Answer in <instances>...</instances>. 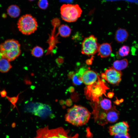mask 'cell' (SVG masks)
<instances>
[{
  "instance_id": "obj_33",
  "label": "cell",
  "mask_w": 138,
  "mask_h": 138,
  "mask_svg": "<svg viewBox=\"0 0 138 138\" xmlns=\"http://www.w3.org/2000/svg\"><path fill=\"white\" fill-rule=\"evenodd\" d=\"M30 1H32L34 0H29Z\"/></svg>"
},
{
  "instance_id": "obj_14",
  "label": "cell",
  "mask_w": 138,
  "mask_h": 138,
  "mask_svg": "<svg viewBox=\"0 0 138 138\" xmlns=\"http://www.w3.org/2000/svg\"><path fill=\"white\" fill-rule=\"evenodd\" d=\"M129 36V33L127 30L123 28H119L116 31L115 34V39L118 43L125 42Z\"/></svg>"
},
{
  "instance_id": "obj_2",
  "label": "cell",
  "mask_w": 138,
  "mask_h": 138,
  "mask_svg": "<svg viewBox=\"0 0 138 138\" xmlns=\"http://www.w3.org/2000/svg\"><path fill=\"white\" fill-rule=\"evenodd\" d=\"M20 44L17 40L9 39L0 44V56L10 61L17 58L20 55Z\"/></svg>"
},
{
  "instance_id": "obj_25",
  "label": "cell",
  "mask_w": 138,
  "mask_h": 138,
  "mask_svg": "<svg viewBox=\"0 0 138 138\" xmlns=\"http://www.w3.org/2000/svg\"><path fill=\"white\" fill-rule=\"evenodd\" d=\"M7 94V92L5 89L0 91V95L1 97H6Z\"/></svg>"
},
{
  "instance_id": "obj_31",
  "label": "cell",
  "mask_w": 138,
  "mask_h": 138,
  "mask_svg": "<svg viewBox=\"0 0 138 138\" xmlns=\"http://www.w3.org/2000/svg\"><path fill=\"white\" fill-rule=\"evenodd\" d=\"M65 101L63 100H61L60 101L59 103L61 105H63L65 103Z\"/></svg>"
},
{
  "instance_id": "obj_4",
  "label": "cell",
  "mask_w": 138,
  "mask_h": 138,
  "mask_svg": "<svg viewBox=\"0 0 138 138\" xmlns=\"http://www.w3.org/2000/svg\"><path fill=\"white\" fill-rule=\"evenodd\" d=\"M109 88L101 80L98 76L97 81L93 84L87 86L85 88V94L87 98L94 102H98L99 97L105 94L106 90Z\"/></svg>"
},
{
  "instance_id": "obj_30",
  "label": "cell",
  "mask_w": 138,
  "mask_h": 138,
  "mask_svg": "<svg viewBox=\"0 0 138 138\" xmlns=\"http://www.w3.org/2000/svg\"><path fill=\"white\" fill-rule=\"evenodd\" d=\"M101 77L103 79H104L105 80L106 78V76L105 73H102L101 74Z\"/></svg>"
},
{
  "instance_id": "obj_5",
  "label": "cell",
  "mask_w": 138,
  "mask_h": 138,
  "mask_svg": "<svg viewBox=\"0 0 138 138\" xmlns=\"http://www.w3.org/2000/svg\"><path fill=\"white\" fill-rule=\"evenodd\" d=\"M60 10L62 19L69 22L76 21L80 17L82 12L81 8L77 4H63Z\"/></svg>"
},
{
  "instance_id": "obj_10",
  "label": "cell",
  "mask_w": 138,
  "mask_h": 138,
  "mask_svg": "<svg viewBox=\"0 0 138 138\" xmlns=\"http://www.w3.org/2000/svg\"><path fill=\"white\" fill-rule=\"evenodd\" d=\"M105 73V80L112 85H118L121 81L122 75L121 72L116 70L113 67L106 69Z\"/></svg>"
},
{
  "instance_id": "obj_27",
  "label": "cell",
  "mask_w": 138,
  "mask_h": 138,
  "mask_svg": "<svg viewBox=\"0 0 138 138\" xmlns=\"http://www.w3.org/2000/svg\"><path fill=\"white\" fill-rule=\"evenodd\" d=\"M74 90V88L72 86H71L69 87L67 89V91H68L70 93H72Z\"/></svg>"
},
{
  "instance_id": "obj_3",
  "label": "cell",
  "mask_w": 138,
  "mask_h": 138,
  "mask_svg": "<svg viewBox=\"0 0 138 138\" xmlns=\"http://www.w3.org/2000/svg\"><path fill=\"white\" fill-rule=\"evenodd\" d=\"M69 132L62 127L50 129L48 125L38 129L33 138H78V134L72 136L68 135Z\"/></svg>"
},
{
  "instance_id": "obj_1",
  "label": "cell",
  "mask_w": 138,
  "mask_h": 138,
  "mask_svg": "<svg viewBox=\"0 0 138 138\" xmlns=\"http://www.w3.org/2000/svg\"><path fill=\"white\" fill-rule=\"evenodd\" d=\"M90 114V112L85 108L75 105L68 109L65 119L66 122L73 125L81 126L88 122Z\"/></svg>"
},
{
  "instance_id": "obj_28",
  "label": "cell",
  "mask_w": 138,
  "mask_h": 138,
  "mask_svg": "<svg viewBox=\"0 0 138 138\" xmlns=\"http://www.w3.org/2000/svg\"><path fill=\"white\" fill-rule=\"evenodd\" d=\"M114 93L113 92H110L107 94V96L110 98H112L113 96Z\"/></svg>"
},
{
  "instance_id": "obj_9",
  "label": "cell",
  "mask_w": 138,
  "mask_h": 138,
  "mask_svg": "<svg viewBox=\"0 0 138 138\" xmlns=\"http://www.w3.org/2000/svg\"><path fill=\"white\" fill-rule=\"evenodd\" d=\"M129 130V125L127 122L125 121L117 123L108 128V132L111 136L123 135L130 136Z\"/></svg>"
},
{
  "instance_id": "obj_26",
  "label": "cell",
  "mask_w": 138,
  "mask_h": 138,
  "mask_svg": "<svg viewBox=\"0 0 138 138\" xmlns=\"http://www.w3.org/2000/svg\"><path fill=\"white\" fill-rule=\"evenodd\" d=\"M65 103L67 106H70L72 104V102L70 99H68L65 101Z\"/></svg>"
},
{
  "instance_id": "obj_13",
  "label": "cell",
  "mask_w": 138,
  "mask_h": 138,
  "mask_svg": "<svg viewBox=\"0 0 138 138\" xmlns=\"http://www.w3.org/2000/svg\"><path fill=\"white\" fill-rule=\"evenodd\" d=\"M112 51V48L110 44L104 43L99 45L98 55L102 58L106 57L110 55Z\"/></svg>"
},
{
  "instance_id": "obj_22",
  "label": "cell",
  "mask_w": 138,
  "mask_h": 138,
  "mask_svg": "<svg viewBox=\"0 0 138 138\" xmlns=\"http://www.w3.org/2000/svg\"><path fill=\"white\" fill-rule=\"evenodd\" d=\"M130 52V47L128 46L124 45L119 49L118 52V55L119 57H124L128 55Z\"/></svg>"
},
{
  "instance_id": "obj_16",
  "label": "cell",
  "mask_w": 138,
  "mask_h": 138,
  "mask_svg": "<svg viewBox=\"0 0 138 138\" xmlns=\"http://www.w3.org/2000/svg\"><path fill=\"white\" fill-rule=\"evenodd\" d=\"M86 71V69L82 68L79 69L77 72L74 74L72 79L74 85H79L82 84L83 82L82 76Z\"/></svg>"
},
{
  "instance_id": "obj_7",
  "label": "cell",
  "mask_w": 138,
  "mask_h": 138,
  "mask_svg": "<svg viewBox=\"0 0 138 138\" xmlns=\"http://www.w3.org/2000/svg\"><path fill=\"white\" fill-rule=\"evenodd\" d=\"M26 110L34 115L43 118L54 117L50 106L40 102L29 103L26 106Z\"/></svg>"
},
{
  "instance_id": "obj_21",
  "label": "cell",
  "mask_w": 138,
  "mask_h": 138,
  "mask_svg": "<svg viewBox=\"0 0 138 138\" xmlns=\"http://www.w3.org/2000/svg\"><path fill=\"white\" fill-rule=\"evenodd\" d=\"M43 52L42 48L39 46H36L33 48L31 53L33 56L37 57H39L43 55Z\"/></svg>"
},
{
  "instance_id": "obj_24",
  "label": "cell",
  "mask_w": 138,
  "mask_h": 138,
  "mask_svg": "<svg viewBox=\"0 0 138 138\" xmlns=\"http://www.w3.org/2000/svg\"><path fill=\"white\" fill-rule=\"evenodd\" d=\"M39 7L41 9H46L48 6V3L47 0H39L38 2Z\"/></svg>"
},
{
  "instance_id": "obj_15",
  "label": "cell",
  "mask_w": 138,
  "mask_h": 138,
  "mask_svg": "<svg viewBox=\"0 0 138 138\" xmlns=\"http://www.w3.org/2000/svg\"><path fill=\"white\" fill-rule=\"evenodd\" d=\"M7 12L10 17L16 18L18 17L20 13V10L19 7L15 5L9 6L7 9Z\"/></svg>"
},
{
  "instance_id": "obj_29",
  "label": "cell",
  "mask_w": 138,
  "mask_h": 138,
  "mask_svg": "<svg viewBox=\"0 0 138 138\" xmlns=\"http://www.w3.org/2000/svg\"><path fill=\"white\" fill-rule=\"evenodd\" d=\"M73 72H70L68 73V77L69 78H72L73 76L74 75V73H73Z\"/></svg>"
},
{
  "instance_id": "obj_19",
  "label": "cell",
  "mask_w": 138,
  "mask_h": 138,
  "mask_svg": "<svg viewBox=\"0 0 138 138\" xmlns=\"http://www.w3.org/2000/svg\"><path fill=\"white\" fill-rule=\"evenodd\" d=\"M58 31L61 36L66 37L70 36L71 32V29L68 26L63 24L59 27Z\"/></svg>"
},
{
  "instance_id": "obj_18",
  "label": "cell",
  "mask_w": 138,
  "mask_h": 138,
  "mask_svg": "<svg viewBox=\"0 0 138 138\" xmlns=\"http://www.w3.org/2000/svg\"><path fill=\"white\" fill-rule=\"evenodd\" d=\"M128 62L126 59H123L120 60H117L113 63V67L116 70L121 71L125 68L128 66Z\"/></svg>"
},
{
  "instance_id": "obj_20",
  "label": "cell",
  "mask_w": 138,
  "mask_h": 138,
  "mask_svg": "<svg viewBox=\"0 0 138 138\" xmlns=\"http://www.w3.org/2000/svg\"><path fill=\"white\" fill-rule=\"evenodd\" d=\"M100 107L103 110L107 111L112 107L111 100L107 99H103L100 101Z\"/></svg>"
},
{
  "instance_id": "obj_12",
  "label": "cell",
  "mask_w": 138,
  "mask_h": 138,
  "mask_svg": "<svg viewBox=\"0 0 138 138\" xmlns=\"http://www.w3.org/2000/svg\"><path fill=\"white\" fill-rule=\"evenodd\" d=\"M119 112L114 106L110 110L107 112L106 121L107 124L108 123H112L117 121L119 118Z\"/></svg>"
},
{
  "instance_id": "obj_11",
  "label": "cell",
  "mask_w": 138,
  "mask_h": 138,
  "mask_svg": "<svg viewBox=\"0 0 138 138\" xmlns=\"http://www.w3.org/2000/svg\"><path fill=\"white\" fill-rule=\"evenodd\" d=\"M98 76L94 71L91 70H86L82 76L83 82L87 86L91 85L96 82Z\"/></svg>"
},
{
  "instance_id": "obj_6",
  "label": "cell",
  "mask_w": 138,
  "mask_h": 138,
  "mask_svg": "<svg viewBox=\"0 0 138 138\" xmlns=\"http://www.w3.org/2000/svg\"><path fill=\"white\" fill-rule=\"evenodd\" d=\"M17 25L19 31L22 34L27 35L34 33L38 26L36 18L29 14L21 16L18 21Z\"/></svg>"
},
{
  "instance_id": "obj_32",
  "label": "cell",
  "mask_w": 138,
  "mask_h": 138,
  "mask_svg": "<svg viewBox=\"0 0 138 138\" xmlns=\"http://www.w3.org/2000/svg\"><path fill=\"white\" fill-rule=\"evenodd\" d=\"M119 101L118 100H117L114 102L116 105H118L119 104Z\"/></svg>"
},
{
  "instance_id": "obj_23",
  "label": "cell",
  "mask_w": 138,
  "mask_h": 138,
  "mask_svg": "<svg viewBox=\"0 0 138 138\" xmlns=\"http://www.w3.org/2000/svg\"><path fill=\"white\" fill-rule=\"evenodd\" d=\"M20 93H20L18 94L16 96L9 97L7 96L6 97L8 100L14 106V108L15 107H17L16 104L17 102Z\"/></svg>"
},
{
  "instance_id": "obj_8",
  "label": "cell",
  "mask_w": 138,
  "mask_h": 138,
  "mask_svg": "<svg viewBox=\"0 0 138 138\" xmlns=\"http://www.w3.org/2000/svg\"><path fill=\"white\" fill-rule=\"evenodd\" d=\"M82 45V53L87 55H93L96 53L99 45L97 38L93 35L85 38Z\"/></svg>"
},
{
  "instance_id": "obj_17",
  "label": "cell",
  "mask_w": 138,
  "mask_h": 138,
  "mask_svg": "<svg viewBox=\"0 0 138 138\" xmlns=\"http://www.w3.org/2000/svg\"><path fill=\"white\" fill-rule=\"evenodd\" d=\"M9 62L5 58H0V72L6 73L12 68V66Z\"/></svg>"
}]
</instances>
